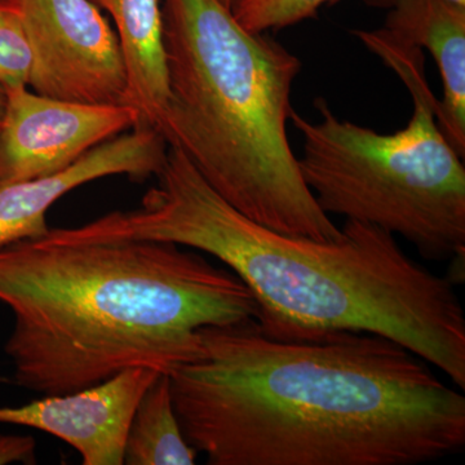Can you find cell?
<instances>
[{
  "mask_svg": "<svg viewBox=\"0 0 465 465\" xmlns=\"http://www.w3.org/2000/svg\"><path fill=\"white\" fill-rule=\"evenodd\" d=\"M168 97L155 128L208 185L272 231L331 242L341 229L308 188L287 134L302 64L220 0H161Z\"/></svg>",
  "mask_w": 465,
  "mask_h": 465,
  "instance_id": "obj_4",
  "label": "cell"
},
{
  "mask_svg": "<svg viewBox=\"0 0 465 465\" xmlns=\"http://www.w3.org/2000/svg\"><path fill=\"white\" fill-rule=\"evenodd\" d=\"M367 5H375V7H390L393 0H365ZM451 2L465 5V0H451Z\"/></svg>",
  "mask_w": 465,
  "mask_h": 465,
  "instance_id": "obj_16",
  "label": "cell"
},
{
  "mask_svg": "<svg viewBox=\"0 0 465 465\" xmlns=\"http://www.w3.org/2000/svg\"><path fill=\"white\" fill-rule=\"evenodd\" d=\"M154 179L140 207L76 226L75 240L170 242L208 253L251 291L265 335L376 333L464 390L465 316L455 284L407 256L391 232L357 220H345L331 242L272 231L217 194L174 146Z\"/></svg>",
  "mask_w": 465,
  "mask_h": 465,
  "instance_id": "obj_2",
  "label": "cell"
},
{
  "mask_svg": "<svg viewBox=\"0 0 465 465\" xmlns=\"http://www.w3.org/2000/svg\"><path fill=\"white\" fill-rule=\"evenodd\" d=\"M198 339L171 394L210 465H414L463 451V394L384 336L281 341L250 318Z\"/></svg>",
  "mask_w": 465,
  "mask_h": 465,
  "instance_id": "obj_1",
  "label": "cell"
},
{
  "mask_svg": "<svg viewBox=\"0 0 465 465\" xmlns=\"http://www.w3.org/2000/svg\"><path fill=\"white\" fill-rule=\"evenodd\" d=\"M168 143L157 128L137 125L94 146L60 173L17 183H0V247L39 240L50 232L47 213L54 202L94 180L127 176L143 183L161 171Z\"/></svg>",
  "mask_w": 465,
  "mask_h": 465,
  "instance_id": "obj_9",
  "label": "cell"
},
{
  "mask_svg": "<svg viewBox=\"0 0 465 465\" xmlns=\"http://www.w3.org/2000/svg\"><path fill=\"white\" fill-rule=\"evenodd\" d=\"M159 374L134 367L85 390L0 407V424L50 433L74 448L84 465H122L134 410Z\"/></svg>",
  "mask_w": 465,
  "mask_h": 465,
  "instance_id": "obj_8",
  "label": "cell"
},
{
  "mask_svg": "<svg viewBox=\"0 0 465 465\" xmlns=\"http://www.w3.org/2000/svg\"><path fill=\"white\" fill-rule=\"evenodd\" d=\"M353 34L400 76L414 112L403 130L385 134L341 121L324 99L314 101L318 122L292 110L290 122L302 136V179L327 215L401 235L428 260L464 258V159L437 124L439 99L424 51L382 27Z\"/></svg>",
  "mask_w": 465,
  "mask_h": 465,
  "instance_id": "obj_5",
  "label": "cell"
},
{
  "mask_svg": "<svg viewBox=\"0 0 465 465\" xmlns=\"http://www.w3.org/2000/svg\"><path fill=\"white\" fill-rule=\"evenodd\" d=\"M0 302L15 317L5 345L15 384L43 396L134 367L170 375L200 353L202 327L259 316L231 269L155 241L45 235L0 247Z\"/></svg>",
  "mask_w": 465,
  "mask_h": 465,
  "instance_id": "obj_3",
  "label": "cell"
},
{
  "mask_svg": "<svg viewBox=\"0 0 465 465\" xmlns=\"http://www.w3.org/2000/svg\"><path fill=\"white\" fill-rule=\"evenodd\" d=\"M220 2L223 3V5H225V7L232 8V3H234V0H220Z\"/></svg>",
  "mask_w": 465,
  "mask_h": 465,
  "instance_id": "obj_18",
  "label": "cell"
},
{
  "mask_svg": "<svg viewBox=\"0 0 465 465\" xmlns=\"http://www.w3.org/2000/svg\"><path fill=\"white\" fill-rule=\"evenodd\" d=\"M33 52L17 0H0V85L5 90L27 87Z\"/></svg>",
  "mask_w": 465,
  "mask_h": 465,
  "instance_id": "obj_14",
  "label": "cell"
},
{
  "mask_svg": "<svg viewBox=\"0 0 465 465\" xmlns=\"http://www.w3.org/2000/svg\"><path fill=\"white\" fill-rule=\"evenodd\" d=\"M0 125V183L60 173L94 146L142 125L130 105H92L9 88Z\"/></svg>",
  "mask_w": 465,
  "mask_h": 465,
  "instance_id": "obj_7",
  "label": "cell"
},
{
  "mask_svg": "<svg viewBox=\"0 0 465 465\" xmlns=\"http://www.w3.org/2000/svg\"><path fill=\"white\" fill-rule=\"evenodd\" d=\"M198 451L186 442L174 412L170 375L159 374L134 410L124 446L128 465H193Z\"/></svg>",
  "mask_w": 465,
  "mask_h": 465,
  "instance_id": "obj_12",
  "label": "cell"
},
{
  "mask_svg": "<svg viewBox=\"0 0 465 465\" xmlns=\"http://www.w3.org/2000/svg\"><path fill=\"white\" fill-rule=\"evenodd\" d=\"M382 29L400 41L428 50L442 78L437 124L465 157V5L451 0H393Z\"/></svg>",
  "mask_w": 465,
  "mask_h": 465,
  "instance_id": "obj_10",
  "label": "cell"
},
{
  "mask_svg": "<svg viewBox=\"0 0 465 465\" xmlns=\"http://www.w3.org/2000/svg\"><path fill=\"white\" fill-rule=\"evenodd\" d=\"M0 381H2V379H0Z\"/></svg>",
  "mask_w": 465,
  "mask_h": 465,
  "instance_id": "obj_19",
  "label": "cell"
},
{
  "mask_svg": "<svg viewBox=\"0 0 465 465\" xmlns=\"http://www.w3.org/2000/svg\"><path fill=\"white\" fill-rule=\"evenodd\" d=\"M33 52L29 85L52 99L127 105L115 30L91 0H17Z\"/></svg>",
  "mask_w": 465,
  "mask_h": 465,
  "instance_id": "obj_6",
  "label": "cell"
},
{
  "mask_svg": "<svg viewBox=\"0 0 465 465\" xmlns=\"http://www.w3.org/2000/svg\"><path fill=\"white\" fill-rule=\"evenodd\" d=\"M11 463H36V442L34 437L0 433V465Z\"/></svg>",
  "mask_w": 465,
  "mask_h": 465,
  "instance_id": "obj_15",
  "label": "cell"
},
{
  "mask_svg": "<svg viewBox=\"0 0 465 465\" xmlns=\"http://www.w3.org/2000/svg\"><path fill=\"white\" fill-rule=\"evenodd\" d=\"M112 17L127 70V105L154 127L168 97L161 0H91Z\"/></svg>",
  "mask_w": 465,
  "mask_h": 465,
  "instance_id": "obj_11",
  "label": "cell"
},
{
  "mask_svg": "<svg viewBox=\"0 0 465 465\" xmlns=\"http://www.w3.org/2000/svg\"><path fill=\"white\" fill-rule=\"evenodd\" d=\"M339 0H234L231 11L243 29L268 33L316 18L318 11Z\"/></svg>",
  "mask_w": 465,
  "mask_h": 465,
  "instance_id": "obj_13",
  "label": "cell"
},
{
  "mask_svg": "<svg viewBox=\"0 0 465 465\" xmlns=\"http://www.w3.org/2000/svg\"><path fill=\"white\" fill-rule=\"evenodd\" d=\"M5 106H7V92L0 85V125L5 119Z\"/></svg>",
  "mask_w": 465,
  "mask_h": 465,
  "instance_id": "obj_17",
  "label": "cell"
}]
</instances>
